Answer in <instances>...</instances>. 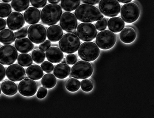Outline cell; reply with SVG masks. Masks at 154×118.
Listing matches in <instances>:
<instances>
[{"label": "cell", "mask_w": 154, "mask_h": 118, "mask_svg": "<svg viewBox=\"0 0 154 118\" xmlns=\"http://www.w3.org/2000/svg\"><path fill=\"white\" fill-rule=\"evenodd\" d=\"M77 19L84 22H92L102 19L103 15L98 8L88 4L79 6L75 12Z\"/></svg>", "instance_id": "obj_1"}, {"label": "cell", "mask_w": 154, "mask_h": 118, "mask_svg": "<svg viewBox=\"0 0 154 118\" xmlns=\"http://www.w3.org/2000/svg\"><path fill=\"white\" fill-rule=\"evenodd\" d=\"M61 8L58 5L49 4L42 9L41 14L42 22L45 25L51 26L56 24L62 15Z\"/></svg>", "instance_id": "obj_2"}, {"label": "cell", "mask_w": 154, "mask_h": 118, "mask_svg": "<svg viewBox=\"0 0 154 118\" xmlns=\"http://www.w3.org/2000/svg\"><path fill=\"white\" fill-rule=\"evenodd\" d=\"M100 52V50L95 43L87 41L83 43L79 46L78 54L82 60L91 62L97 58Z\"/></svg>", "instance_id": "obj_3"}, {"label": "cell", "mask_w": 154, "mask_h": 118, "mask_svg": "<svg viewBox=\"0 0 154 118\" xmlns=\"http://www.w3.org/2000/svg\"><path fill=\"white\" fill-rule=\"evenodd\" d=\"M80 44L78 37L70 33L64 35L59 42V46L61 51L67 54H72L76 52L79 48Z\"/></svg>", "instance_id": "obj_4"}, {"label": "cell", "mask_w": 154, "mask_h": 118, "mask_svg": "<svg viewBox=\"0 0 154 118\" xmlns=\"http://www.w3.org/2000/svg\"><path fill=\"white\" fill-rule=\"evenodd\" d=\"M93 71V68L90 63L81 60L77 62L72 66L70 75L77 79H84L90 77Z\"/></svg>", "instance_id": "obj_5"}, {"label": "cell", "mask_w": 154, "mask_h": 118, "mask_svg": "<svg viewBox=\"0 0 154 118\" xmlns=\"http://www.w3.org/2000/svg\"><path fill=\"white\" fill-rule=\"evenodd\" d=\"M77 35L84 41H90L96 37L97 32L92 24L88 22H83L79 24L77 29Z\"/></svg>", "instance_id": "obj_6"}, {"label": "cell", "mask_w": 154, "mask_h": 118, "mask_svg": "<svg viewBox=\"0 0 154 118\" xmlns=\"http://www.w3.org/2000/svg\"><path fill=\"white\" fill-rule=\"evenodd\" d=\"M116 41V37L112 32L104 30L100 32L96 38V43L100 49L106 50L112 48Z\"/></svg>", "instance_id": "obj_7"}, {"label": "cell", "mask_w": 154, "mask_h": 118, "mask_svg": "<svg viewBox=\"0 0 154 118\" xmlns=\"http://www.w3.org/2000/svg\"><path fill=\"white\" fill-rule=\"evenodd\" d=\"M140 10L135 3H130L123 5L121 8V15L125 22L131 23L135 21L138 18Z\"/></svg>", "instance_id": "obj_8"}, {"label": "cell", "mask_w": 154, "mask_h": 118, "mask_svg": "<svg viewBox=\"0 0 154 118\" xmlns=\"http://www.w3.org/2000/svg\"><path fill=\"white\" fill-rule=\"evenodd\" d=\"M99 7L104 16L110 17L117 16L120 10V4L116 0H101Z\"/></svg>", "instance_id": "obj_9"}, {"label": "cell", "mask_w": 154, "mask_h": 118, "mask_svg": "<svg viewBox=\"0 0 154 118\" xmlns=\"http://www.w3.org/2000/svg\"><path fill=\"white\" fill-rule=\"evenodd\" d=\"M28 37L29 39L35 44H39L46 39L47 33L44 26L40 24L31 25L28 29Z\"/></svg>", "instance_id": "obj_10"}, {"label": "cell", "mask_w": 154, "mask_h": 118, "mask_svg": "<svg viewBox=\"0 0 154 118\" xmlns=\"http://www.w3.org/2000/svg\"><path fill=\"white\" fill-rule=\"evenodd\" d=\"M18 53L16 49L11 45H4L0 48V63L10 65L16 60Z\"/></svg>", "instance_id": "obj_11"}, {"label": "cell", "mask_w": 154, "mask_h": 118, "mask_svg": "<svg viewBox=\"0 0 154 118\" xmlns=\"http://www.w3.org/2000/svg\"><path fill=\"white\" fill-rule=\"evenodd\" d=\"M60 23L61 28L68 33H72L76 30L77 25V20L75 15L67 12L62 15Z\"/></svg>", "instance_id": "obj_12"}, {"label": "cell", "mask_w": 154, "mask_h": 118, "mask_svg": "<svg viewBox=\"0 0 154 118\" xmlns=\"http://www.w3.org/2000/svg\"><path fill=\"white\" fill-rule=\"evenodd\" d=\"M37 86L36 82L29 79H25L19 83L18 91L22 95L30 97L34 95L37 91Z\"/></svg>", "instance_id": "obj_13"}, {"label": "cell", "mask_w": 154, "mask_h": 118, "mask_svg": "<svg viewBox=\"0 0 154 118\" xmlns=\"http://www.w3.org/2000/svg\"><path fill=\"white\" fill-rule=\"evenodd\" d=\"M7 77L14 82L22 80L26 77L24 69L20 65L14 64L9 66L6 71Z\"/></svg>", "instance_id": "obj_14"}, {"label": "cell", "mask_w": 154, "mask_h": 118, "mask_svg": "<svg viewBox=\"0 0 154 118\" xmlns=\"http://www.w3.org/2000/svg\"><path fill=\"white\" fill-rule=\"evenodd\" d=\"M7 23L9 28L12 31H15L22 28L25 24L24 17L21 13L14 12L8 17Z\"/></svg>", "instance_id": "obj_15"}, {"label": "cell", "mask_w": 154, "mask_h": 118, "mask_svg": "<svg viewBox=\"0 0 154 118\" xmlns=\"http://www.w3.org/2000/svg\"><path fill=\"white\" fill-rule=\"evenodd\" d=\"M24 17L26 22L30 24L38 23L40 19L41 14L39 10L33 7L28 8L24 13Z\"/></svg>", "instance_id": "obj_16"}, {"label": "cell", "mask_w": 154, "mask_h": 118, "mask_svg": "<svg viewBox=\"0 0 154 118\" xmlns=\"http://www.w3.org/2000/svg\"><path fill=\"white\" fill-rule=\"evenodd\" d=\"M16 48L19 52L27 53L31 51L34 48V45L27 38L17 39L15 42Z\"/></svg>", "instance_id": "obj_17"}, {"label": "cell", "mask_w": 154, "mask_h": 118, "mask_svg": "<svg viewBox=\"0 0 154 118\" xmlns=\"http://www.w3.org/2000/svg\"><path fill=\"white\" fill-rule=\"evenodd\" d=\"M47 60L53 63H58L64 57V54L61 50L58 47H52L49 48L46 52Z\"/></svg>", "instance_id": "obj_18"}, {"label": "cell", "mask_w": 154, "mask_h": 118, "mask_svg": "<svg viewBox=\"0 0 154 118\" xmlns=\"http://www.w3.org/2000/svg\"><path fill=\"white\" fill-rule=\"evenodd\" d=\"M63 35L62 30L59 26L53 25L47 29V35L48 39L52 42H56L59 40Z\"/></svg>", "instance_id": "obj_19"}, {"label": "cell", "mask_w": 154, "mask_h": 118, "mask_svg": "<svg viewBox=\"0 0 154 118\" xmlns=\"http://www.w3.org/2000/svg\"><path fill=\"white\" fill-rule=\"evenodd\" d=\"M125 24L123 20L118 17L111 18L108 23L109 29L113 32L117 33L121 31L124 28Z\"/></svg>", "instance_id": "obj_20"}, {"label": "cell", "mask_w": 154, "mask_h": 118, "mask_svg": "<svg viewBox=\"0 0 154 118\" xmlns=\"http://www.w3.org/2000/svg\"><path fill=\"white\" fill-rule=\"evenodd\" d=\"M71 68L66 63H60L55 67L54 74L57 78L63 79L68 76L70 73Z\"/></svg>", "instance_id": "obj_21"}, {"label": "cell", "mask_w": 154, "mask_h": 118, "mask_svg": "<svg viewBox=\"0 0 154 118\" xmlns=\"http://www.w3.org/2000/svg\"><path fill=\"white\" fill-rule=\"evenodd\" d=\"M26 74L31 79L37 80L41 78L43 72L41 67L37 65H32L28 67L26 69Z\"/></svg>", "instance_id": "obj_22"}, {"label": "cell", "mask_w": 154, "mask_h": 118, "mask_svg": "<svg viewBox=\"0 0 154 118\" xmlns=\"http://www.w3.org/2000/svg\"><path fill=\"white\" fill-rule=\"evenodd\" d=\"M136 35V33L133 29L130 27H127L121 32L119 37L123 42L128 43L132 42L134 40Z\"/></svg>", "instance_id": "obj_23"}, {"label": "cell", "mask_w": 154, "mask_h": 118, "mask_svg": "<svg viewBox=\"0 0 154 118\" xmlns=\"http://www.w3.org/2000/svg\"><path fill=\"white\" fill-rule=\"evenodd\" d=\"M14 32L9 29H5L0 32V41L5 45L11 44L15 40Z\"/></svg>", "instance_id": "obj_24"}, {"label": "cell", "mask_w": 154, "mask_h": 118, "mask_svg": "<svg viewBox=\"0 0 154 118\" xmlns=\"http://www.w3.org/2000/svg\"><path fill=\"white\" fill-rule=\"evenodd\" d=\"M1 89L3 93L7 96H12L17 92V86L14 82L7 80L3 82L1 85Z\"/></svg>", "instance_id": "obj_25"}, {"label": "cell", "mask_w": 154, "mask_h": 118, "mask_svg": "<svg viewBox=\"0 0 154 118\" xmlns=\"http://www.w3.org/2000/svg\"><path fill=\"white\" fill-rule=\"evenodd\" d=\"M80 0H61V5L62 8L67 12L75 10L79 5Z\"/></svg>", "instance_id": "obj_26"}, {"label": "cell", "mask_w": 154, "mask_h": 118, "mask_svg": "<svg viewBox=\"0 0 154 118\" xmlns=\"http://www.w3.org/2000/svg\"><path fill=\"white\" fill-rule=\"evenodd\" d=\"M41 83L44 87L46 88L50 89L55 86L56 83V79L53 75L48 73L43 77Z\"/></svg>", "instance_id": "obj_27"}, {"label": "cell", "mask_w": 154, "mask_h": 118, "mask_svg": "<svg viewBox=\"0 0 154 118\" xmlns=\"http://www.w3.org/2000/svg\"><path fill=\"white\" fill-rule=\"evenodd\" d=\"M29 5V0H12V6L15 11L22 12L26 10Z\"/></svg>", "instance_id": "obj_28"}, {"label": "cell", "mask_w": 154, "mask_h": 118, "mask_svg": "<svg viewBox=\"0 0 154 118\" xmlns=\"http://www.w3.org/2000/svg\"><path fill=\"white\" fill-rule=\"evenodd\" d=\"M17 61L20 65L24 67L28 66L33 63V60L31 56L25 53L20 54L18 57Z\"/></svg>", "instance_id": "obj_29"}, {"label": "cell", "mask_w": 154, "mask_h": 118, "mask_svg": "<svg viewBox=\"0 0 154 118\" xmlns=\"http://www.w3.org/2000/svg\"><path fill=\"white\" fill-rule=\"evenodd\" d=\"M80 81L74 78H71L68 79L65 85L67 90L71 92H75L78 90L80 88Z\"/></svg>", "instance_id": "obj_30"}, {"label": "cell", "mask_w": 154, "mask_h": 118, "mask_svg": "<svg viewBox=\"0 0 154 118\" xmlns=\"http://www.w3.org/2000/svg\"><path fill=\"white\" fill-rule=\"evenodd\" d=\"M32 57L35 62L37 64H40L45 60V55L44 53L41 50H35L32 52Z\"/></svg>", "instance_id": "obj_31"}, {"label": "cell", "mask_w": 154, "mask_h": 118, "mask_svg": "<svg viewBox=\"0 0 154 118\" xmlns=\"http://www.w3.org/2000/svg\"><path fill=\"white\" fill-rule=\"evenodd\" d=\"M11 12V7L9 4L5 3H0V17H7Z\"/></svg>", "instance_id": "obj_32"}, {"label": "cell", "mask_w": 154, "mask_h": 118, "mask_svg": "<svg viewBox=\"0 0 154 118\" xmlns=\"http://www.w3.org/2000/svg\"><path fill=\"white\" fill-rule=\"evenodd\" d=\"M81 87L82 89L85 92L91 91L93 88V84L91 81L88 79L83 80L81 82Z\"/></svg>", "instance_id": "obj_33"}, {"label": "cell", "mask_w": 154, "mask_h": 118, "mask_svg": "<svg viewBox=\"0 0 154 118\" xmlns=\"http://www.w3.org/2000/svg\"><path fill=\"white\" fill-rule=\"evenodd\" d=\"M41 67L43 70L47 73L52 72L54 68L53 64L47 61L43 62L41 65Z\"/></svg>", "instance_id": "obj_34"}, {"label": "cell", "mask_w": 154, "mask_h": 118, "mask_svg": "<svg viewBox=\"0 0 154 118\" xmlns=\"http://www.w3.org/2000/svg\"><path fill=\"white\" fill-rule=\"evenodd\" d=\"M107 22L105 18L98 20L95 24L97 30L99 31H103L107 28Z\"/></svg>", "instance_id": "obj_35"}, {"label": "cell", "mask_w": 154, "mask_h": 118, "mask_svg": "<svg viewBox=\"0 0 154 118\" xmlns=\"http://www.w3.org/2000/svg\"><path fill=\"white\" fill-rule=\"evenodd\" d=\"M32 5L37 8H39L43 7L47 3V0H30Z\"/></svg>", "instance_id": "obj_36"}, {"label": "cell", "mask_w": 154, "mask_h": 118, "mask_svg": "<svg viewBox=\"0 0 154 118\" xmlns=\"http://www.w3.org/2000/svg\"><path fill=\"white\" fill-rule=\"evenodd\" d=\"M27 28L25 27L22 28L14 33L15 37L17 39L25 37L27 36Z\"/></svg>", "instance_id": "obj_37"}, {"label": "cell", "mask_w": 154, "mask_h": 118, "mask_svg": "<svg viewBox=\"0 0 154 118\" xmlns=\"http://www.w3.org/2000/svg\"><path fill=\"white\" fill-rule=\"evenodd\" d=\"M66 63L69 64L73 65L77 61V58L76 56L73 54L68 55L66 57Z\"/></svg>", "instance_id": "obj_38"}, {"label": "cell", "mask_w": 154, "mask_h": 118, "mask_svg": "<svg viewBox=\"0 0 154 118\" xmlns=\"http://www.w3.org/2000/svg\"><path fill=\"white\" fill-rule=\"evenodd\" d=\"M51 42L49 40H46L40 44L39 49L43 52H45L50 47Z\"/></svg>", "instance_id": "obj_39"}, {"label": "cell", "mask_w": 154, "mask_h": 118, "mask_svg": "<svg viewBox=\"0 0 154 118\" xmlns=\"http://www.w3.org/2000/svg\"><path fill=\"white\" fill-rule=\"evenodd\" d=\"M47 93V89L43 87H41L38 90L37 93V96L38 98L41 99L46 96Z\"/></svg>", "instance_id": "obj_40"}, {"label": "cell", "mask_w": 154, "mask_h": 118, "mask_svg": "<svg viewBox=\"0 0 154 118\" xmlns=\"http://www.w3.org/2000/svg\"><path fill=\"white\" fill-rule=\"evenodd\" d=\"M5 76V70L4 66L0 64V82L2 81Z\"/></svg>", "instance_id": "obj_41"}, {"label": "cell", "mask_w": 154, "mask_h": 118, "mask_svg": "<svg viewBox=\"0 0 154 118\" xmlns=\"http://www.w3.org/2000/svg\"><path fill=\"white\" fill-rule=\"evenodd\" d=\"M82 1L86 4L95 5L98 3L99 0H82Z\"/></svg>", "instance_id": "obj_42"}, {"label": "cell", "mask_w": 154, "mask_h": 118, "mask_svg": "<svg viewBox=\"0 0 154 118\" xmlns=\"http://www.w3.org/2000/svg\"><path fill=\"white\" fill-rule=\"evenodd\" d=\"M6 22L3 19L0 18V31L3 30L6 27Z\"/></svg>", "instance_id": "obj_43"}, {"label": "cell", "mask_w": 154, "mask_h": 118, "mask_svg": "<svg viewBox=\"0 0 154 118\" xmlns=\"http://www.w3.org/2000/svg\"><path fill=\"white\" fill-rule=\"evenodd\" d=\"M61 0H48V2L50 3L56 4L59 3Z\"/></svg>", "instance_id": "obj_44"}, {"label": "cell", "mask_w": 154, "mask_h": 118, "mask_svg": "<svg viewBox=\"0 0 154 118\" xmlns=\"http://www.w3.org/2000/svg\"><path fill=\"white\" fill-rule=\"evenodd\" d=\"M119 2L122 3H129L133 0H117Z\"/></svg>", "instance_id": "obj_45"}, {"label": "cell", "mask_w": 154, "mask_h": 118, "mask_svg": "<svg viewBox=\"0 0 154 118\" xmlns=\"http://www.w3.org/2000/svg\"><path fill=\"white\" fill-rule=\"evenodd\" d=\"M62 63H66V60L65 58H63L62 60L61 61Z\"/></svg>", "instance_id": "obj_46"}, {"label": "cell", "mask_w": 154, "mask_h": 118, "mask_svg": "<svg viewBox=\"0 0 154 118\" xmlns=\"http://www.w3.org/2000/svg\"><path fill=\"white\" fill-rule=\"evenodd\" d=\"M11 0H2L3 2L5 3H9L10 2Z\"/></svg>", "instance_id": "obj_47"}, {"label": "cell", "mask_w": 154, "mask_h": 118, "mask_svg": "<svg viewBox=\"0 0 154 118\" xmlns=\"http://www.w3.org/2000/svg\"><path fill=\"white\" fill-rule=\"evenodd\" d=\"M72 33L74 35L77 36V31L76 30H75L73 31Z\"/></svg>", "instance_id": "obj_48"}, {"label": "cell", "mask_w": 154, "mask_h": 118, "mask_svg": "<svg viewBox=\"0 0 154 118\" xmlns=\"http://www.w3.org/2000/svg\"><path fill=\"white\" fill-rule=\"evenodd\" d=\"M1 88H0V95L1 94Z\"/></svg>", "instance_id": "obj_49"}, {"label": "cell", "mask_w": 154, "mask_h": 118, "mask_svg": "<svg viewBox=\"0 0 154 118\" xmlns=\"http://www.w3.org/2000/svg\"></svg>", "instance_id": "obj_50"}, {"label": "cell", "mask_w": 154, "mask_h": 118, "mask_svg": "<svg viewBox=\"0 0 154 118\" xmlns=\"http://www.w3.org/2000/svg\"></svg>", "instance_id": "obj_51"}]
</instances>
